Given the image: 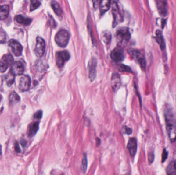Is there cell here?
I'll use <instances>...</instances> for the list:
<instances>
[{
  "instance_id": "obj_1",
  "label": "cell",
  "mask_w": 176,
  "mask_h": 175,
  "mask_svg": "<svg viewBox=\"0 0 176 175\" xmlns=\"http://www.w3.org/2000/svg\"><path fill=\"white\" fill-rule=\"evenodd\" d=\"M164 118L168 137L171 142H174L176 141V118L170 105L165 107Z\"/></svg>"
},
{
  "instance_id": "obj_2",
  "label": "cell",
  "mask_w": 176,
  "mask_h": 175,
  "mask_svg": "<svg viewBox=\"0 0 176 175\" xmlns=\"http://www.w3.org/2000/svg\"><path fill=\"white\" fill-rule=\"evenodd\" d=\"M69 39V33L65 30H61L58 31L55 37L56 44L63 48L65 47L68 45Z\"/></svg>"
},
{
  "instance_id": "obj_3",
  "label": "cell",
  "mask_w": 176,
  "mask_h": 175,
  "mask_svg": "<svg viewBox=\"0 0 176 175\" xmlns=\"http://www.w3.org/2000/svg\"><path fill=\"white\" fill-rule=\"evenodd\" d=\"M129 54L133 58L135 61L138 63L141 68L145 71L146 67V62L145 60V56L141 51L138 49H131L129 50Z\"/></svg>"
},
{
  "instance_id": "obj_4",
  "label": "cell",
  "mask_w": 176,
  "mask_h": 175,
  "mask_svg": "<svg viewBox=\"0 0 176 175\" xmlns=\"http://www.w3.org/2000/svg\"><path fill=\"white\" fill-rule=\"evenodd\" d=\"M70 58V55L66 51H62L57 52L56 54V65L59 68H61L64 66L66 62Z\"/></svg>"
},
{
  "instance_id": "obj_5",
  "label": "cell",
  "mask_w": 176,
  "mask_h": 175,
  "mask_svg": "<svg viewBox=\"0 0 176 175\" xmlns=\"http://www.w3.org/2000/svg\"><path fill=\"white\" fill-rule=\"evenodd\" d=\"M117 38L120 42H126L130 39L131 34L128 28L126 27L119 28L117 30Z\"/></svg>"
},
{
  "instance_id": "obj_6",
  "label": "cell",
  "mask_w": 176,
  "mask_h": 175,
  "mask_svg": "<svg viewBox=\"0 0 176 175\" xmlns=\"http://www.w3.org/2000/svg\"><path fill=\"white\" fill-rule=\"evenodd\" d=\"M112 12L114 17V21L113 23V26L114 27L117 24L123 21V19L120 10L119 8V5L117 2L114 1L112 4Z\"/></svg>"
},
{
  "instance_id": "obj_7",
  "label": "cell",
  "mask_w": 176,
  "mask_h": 175,
  "mask_svg": "<svg viewBox=\"0 0 176 175\" xmlns=\"http://www.w3.org/2000/svg\"><path fill=\"white\" fill-rule=\"evenodd\" d=\"M13 58L10 54H5L0 60V72H4L13 64Z\"/></svg>"
},
{
  "instance_id": "obj_8",
  "label": "cell",
  "mask_w": 176,
  "mask_h": 175,
  "mask_svg": "<svg viewBox=\"0 0 176 175\" xmlns=\"http://www.w3.org/2000/svg\"><path fill=\"white\" fill-rule=\"evenodd\" d=\"M45 40L41 37H38L36 39V45L35 49V54L37 57H42L45 54Z\"/></svg>"
},
{
  "instance_id": "obj_9",
  "label": "cell",
  "mask_w": 176,
  "mask_h": 175,
  "mask_svg": "<svg viewBox=\"0 0 176 175\" xmlns=\"http://www.w3.org/2000/svg\"><path fill=\"white\" fill-rule=\"evenodd\" d=\"M31 84V80L27 75H22L19 80V88L22 92H26L29 90Z\"/></svg>"
},
{
  "instance_id": "obj_10",
  "label": "cell",
  "mask_w": 176,
  "mask_h": 175,
  "mask_svg": "<svg viewBox=\"0 0 176 175\" xmlns=\"http://www.w3.org/2000/svg\"><path fill=\"white\" fill-rule=\"evenodd\" d=\"M123 49L121 47L118 46L115 48L111 54V58L115 62H120L124 59Z\"/></svg>"
},
{
  "instance_id": "obj_11",
  "label": "cell",
  "mask_w": 176,
  "mask_h": 175,
  "mask_svg": "<svg viewBox=\"0 0 176 175\" xmlns=\"http://www.w3.org/2000/svg\"><path fill=\"white\" fill-rule=\"evenodd\" d=\"M8 45L11 48L12 52L16 56H20L21 55L23 47L20 43L15 40H10L8 42Z\"/></svg>"
},
{
  "instance_id": "obj_12",
  "label": "cell",
  "mask_w": 176,
  "mask_h": 175,
  "mask_svg": "<svg viewBox=\"0 0 176 175\" xmlns=\"http://www.w3.org/2000/svg\"><path fill=\"white\" fill-rule=\"evenodd\" d=\"M156 2L158 12L160 16L162 17L166 16L168 13V5L167 2L162 0H157Z\"/></svg>"
},
{
  "instance_id": "obj_13",
  "label": "cell",
  "mask_w": 176,
  "mask_h": 175,
  "mask_svg": "<svg viewBox=\"0 0 176 175\" xmlns=\"http://www.w3.org/2000/svg\"><path fill=\"white\" fill-rule=\"evenodd\" d=\"M24 71L23 64L20 61L13 63L10 72L14 75H22Z\"/></svg>"
},
{
  "instance_id": "obj_14",
  "label": "cell",
  "mask_w": 176,
  "mask_h": 175,
  "mask_svg": "<svg viewBox=\"0 0 176 175\" xmlns=\"http://www.w3.org/2000/svg\"><path fill=\"white\" fill-rule=\"evenodd\" d=\"M96 65H97L96 60L95 58H93L90 60L89 64H88L89 78L90 79L91 81H93L95 78L96 73Z\"/></svg>"
},
{
  "instance_id": "obj_15",
  "label": "cell",
  "mask_w": 176,
  "mask_h": 175,
  "mask_svg": "<svg viewBox=\"0 0 176 175\" xmlns=\"http://www.w3.org/2000/svg\"><path fill=\"white\" fill-rule=\"evenodd\" d=\"M111 84L112 89L114 92H116L119 89L121 84V79L119 74L117 73H113L112 74Z\"/></svg>"
},
{
  "instance_id": "obj_16",
  "label": "cell",
  "mask_w": 176,
  "mask_h": 175,
  "mask_svg": "<svg viewBox=\"0 0 176 175\" xmlns=\"http://www.w3.org/2000/svg\"><path fill=\"white\" fill-rule=\"evenodd\" d=\"M127 147L130 152V155L132 157L135 156L137 151V141L135 138H130L128 143Z\"/></svg>"
},
{
  "instance_id": "obj_17",
  "label": "cell",
  "mask_w": 176,
  "mask_h": 175,
  "mask_svg": "<svg viewBox=\"0 0 176 175\" xmlns=\"http://www.w3.org/2000/svg\"><path fill=\"white\" fill-rule=\"evenodd\" d=\"M156 42L158 43V44L159 45L160 48L162 51H164L165 49V42L164 38L163 37L162 32L160 30H156Z\"/></svg>"
},
{
  "instance_id": "obj_18",
  "label": "cell",
  "mask_w": 176,
  "mask_h": 175,
  "mask_svg": "<svg viewBox=\"0 0 176 175\" xmlns=\"http://www.w3.org/2000/svg\"><path fill=\"white\" fill-rule=\"evenodd\" d=\"M111 2L110 1H108V0H104L100 2L99 7H100V12L101 15H103L109 9L111 5Z\"/></svg>"
},
{
  "instance_id": "obj_19",
  "label": "cell",
  "mask_w": 176,
  "mask_h": 175,
  "mask_svg": "<svg viewBox=\"0 0 176 175\" xmlns=\"http://www.w3.org/2000/svg\"><path fill=\"white\" fill-rule=\"evenodd\" d=\"M15 20L16 22L19 23L20 24H23L25 26H27L30 25L31 22V19L26 18L22 15H18L15 17Z\"/></svg>"
},
{
  "instance_id": "obj_20",
  "label": "cell",
  "mask_w": 176,
  "mask_h": 175,
  "mask_svg": "<svg viewBox=\"0 0 176 175\" xmlns=\"http://www.w3.org/2000/svg\"><path fill=\"white\" fill-rule=\"evenodd\" d=\"M9 7L7 5L0 6V20H4L9 14Z\"/></svg>"
},
{
  "instance_id": "obj_21",
  "label": "cell",
  "mask_w": 176,
  "mask_h": 175,
  "mask_svg": "<svg viewBox=\"0 0 176 175\" xmlns=\"http://www.w3.org/2000/svg\"><path fill=\"white\" fill-rule=\"evenodd\" d=\"M167 175H176V161H172L168 164L166 169Z\"/></svg>"
},
{
  "instance_id": "obj_22",
  "label": "cell",
  "mask_w": 176,
  "mask_h": 175,
  "mask_svg": "<svg viewBox=\"0 0 176 175\" xmlns=\"http://www.w3.org/2000/svg\"><path fill=\"white\" fill-rule=\"evenodd\" d=\"M39 129V123L35 122L30 125L28 128V135L30 137L35 136Z\"/></svg>"
},
{
  "instance_id": "obj_23",
  "label": "cell",
  "mask_w": 176,
  "mask_h": 175,
  "mask_svg": "<svg viewBox=\"0 0 176 175\" xmlns=\"http://www.w3.org/2000/svg\"><path fill=\"white\" fill-rule=\"evenodd\" d=\"M51 6L53 8V10L54 11L55 13L58 16H61L63 15V10L61 9V7L59 4L56 1H52Z\"/></svg>"
},
{
  "instance_id": "obj_24",
  "label": "cell",
  "mask_w": 176,
  "mask_h": 175,
  "mask_svg": "<svg viewBox=\"0 0 176 175\" xmlns=\"http://www.w3.org/2000/svg\"><path fill=\"white\" fill-rule=\"evenodd\" d=\"M102 41H104V43L106 44H109L110 42L111 39V34L110 31H103L102 34Z\"/></svg>"
},
{
  "instance_id": "obj_25",
  "label": "cell",
  "mask_w": 176,
  "mask_h": 175,
  "mask_svg": "<svg viewBox=\"0 0 176 175\" xmlns=\"http://www.w3.org/2000/svg\"><path fill=\"white\" fill-rule=\"evenodd\" d=\"M9 99L12 103H16L17 102L19 101L20 100L19 96L14 92H12V93H10Z\"/></svg>"
},
{
  "instance_id": "obj_26",
  "label": "cell",
  "mask_w": 176,
  "mask_h": 175,
  "mask_svg": "<svg viewBox=\"0 0 176 175\" xmlns=\"http://www.w3.org/2000/svg\"><path fill=\"white\" fill-rule=\"evenodd\" d=\"M88 161L87 158V156L86 154L84 155V157L82 158V164H81V170L83 173H85L87 169Z\"/></svg>"
},
{
  "instance_id": "obj_27",
  "label": "cell",
  "mask_w": 176,
  "mask_h": 175,
  "mask_svg": "<svg viewBox=\"0 0 176 175\" xmlns=\"http://www.w3.org/2000/svg\"><path fill=\"white\" fill-rule=\"evenodd\" d=\"M40 4L41 3L38 1H31L30 10L31 11H33L36 9L37 8H38L40 6Z\"/></svg>"
},
{
  "instance_id": "obj_28",
  "label": "cell",
  "mask_w": 176,
  "mask_h": 175,
  "mask_svg": "<svg viewBox=\"0 0 176 175\" xmlns=\"http://www.w3.org/2000/svg\"><path fill=\"white\" fill-rule=\"evenodd\" d=\"M119 69L121 72H131V69L128 66L125 65L124 64H120L119 66Z\"/></svg>"
},
{
  "instance_id": "obj_29",
  "label": "cell",
  "mask_w": 176,
  "mask_h": 175,
  "mask_svg": "<svg viewBox=\"0 0 176 175\" xmlns=\"http://www.w3.org/2000/svg\"><path fill=\"white\" fill-rule=\"evenodd\" d=\"M14 76L13 74H12L10 72L9 75H8L7 78H6V82L7 85L9 86L13 83V81H14Z\"/></svg>"
},
{
  "instance_id": "obj_30",
  "label": "cell",
  "mask_w": 176,
  "mask_h": 175,
  "mask_svg": "<svg viewBox=\"0 0 176 175\" xmlns=\"http://www.w3.org/2000/svg\"><path fill=\"white\" fill-rule=\"evenodd\" d=\"M6 41V36L5 32L0 29V43H4Z\"/></svg>"
},
{
  "instance_id": "obj_31",
  "label": "cell",
  "mask_w": 176,
  "mask_h": 175,
  "mask_svg": "<svg viewBox=\"0 0 176 175\" xmlns=\"http://www.w3.org/2000/svg\"><path fill=\"white\" fill-rule=\"evenodd\" d=\"M168 152L166 151L165 149H164L163 150L162 156V163H164L166 161V159L167 158V157H168Z\"/></svg>"
},
{
  "instance_id": "obj_32",
  "label": "cell",
  "mask_w": 176,
  "mask_h": 175,
  "mask_svg": "<svg viewBox=\"0 0 176 175\" xmlns=\"http://www.w3.org/2000/svg\"><path fill=\"white\" fill-rule=\"evenodd\" d=\"M148 162H149L150 163H153V161L155 160V155L153 152H150L148 154Z\"/></svg>"
},
{
  "instance_id": "obj_33",
  "label": "cell",
  "mask_w": 176,
  "mask_h": 175,
  "mask_svg": "<svg viewBox=\"0 0 176 175\" xmlns=\"http://www.w3.org/2000/svg\"><path fill=\"white\" fill-rule=\"evenodd\" d=\"M42 111H41V110L37 111L34 115V118L38 119H41L42 118Z\"/></svg>"
},
{
  "instance_id": "obj_34",
  "label": "cell",
  "mask_w": 176,
  "mask_h": 175,
  "mask_svg": "<svg viewBox=\"0 0 176 175\" xmlns=\"http://www.w3.org/2000/svg\"><path fill=\"white\" fill-rule=\"evenodd\" d=\"M124 133L128 135L131 134L132 132L131 128H128L127 126H125V127H124Z\"/></svg>"
},
{
  "instance_id": "obj_35",
  "label": "cell",
  "mask_w": 176,
  "mask_h": 175,
  "mask_svg": "<svg viewBox=\"0 0 176 175\" xmlns=\"http://www.w3.org/2000/svg\"><path fill=\"white\" fill-rule=\"evenodd\" d=\"M15 149L16 152L17 153H20L21 152V149H20V146L19 145L18 143L16 142L15 143Z\"/></svg>"
},
{
  "instance_id": "obj_36",
  "label": "cell",
  "mask_w": 176,
  "mask_h": 175,
  "mask_svg": "<svg viewBox=\"0 0 176 175\" xmlns=\"http://www.w3.org/2000/svg\"><path fill=\"white\" fill-rule=\"evenodd\" d=\"M21 144L23 146H24L27 144V141H25L24 140H21Z\"/></svg>"
},
{
  "instance_id": "obj_37",
  "label": "cell",
  "mask_w": 176,
  "mask_h": 175,
  "mask_svg": "<svg viewBox=\"0 0 176 175\" xmlns=\"http://www.w3.org/2000/svg\"><path fill=\"white\" fill-rule=\"evenodd\" d=\"M1 154H2V147L0 145V156L1 155Z\"/></svg>"
},
{
  "instance_id": "obj_38",
  "label": "cell",
  "mask_w": 176,
  "mask_h": 175,
  "mask_svg": "<svg viewBox=\"0 0 176 175\" xmlns=\"http://www.w3.org/2000/svg\"></svg>"
}]
</instances>
